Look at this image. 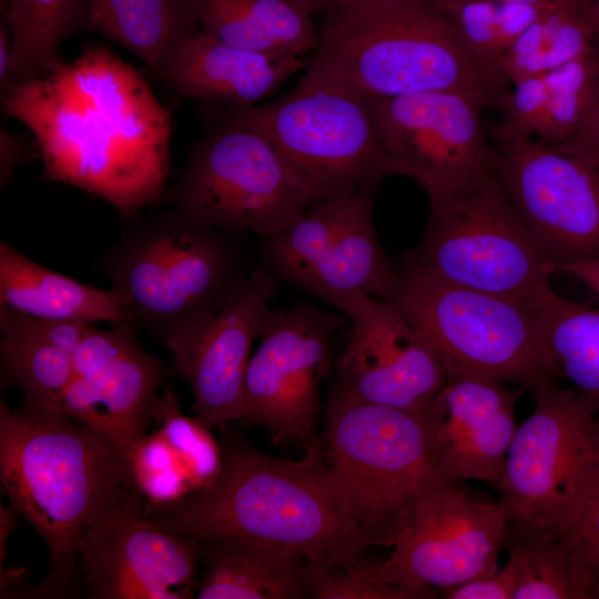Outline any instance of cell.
<instances>
[{"mask_svg":"<svg viewBox=\"0 0 599 599\" xmlns=\"http://www.w3.org/2000/svg\"><path fill=\"white\" fill-rule=\"evenodd\" d=\"M3 112L32 133L43 180L81 189L124 217L156 203L170 171L171 112L102 45L7 87Z\"/></svg>","mask_w":599,"mask_h":599,"instance_id":"6da1fadb","label":"cell"},{"mask_svg":"<svg viewBox=\"0 0 599 599\" xmlns=\"http://www.w3.org/2000/svg\"><path fill=\"white\" fill-rule=\"evenodd\" d=\"M305 449L301 459L291 460L243 441L229 443L210 486L174 505L144 511L161 527L199 541L244 540L312 564H352L372 545L319 439Z\"/></svg>","mask_w":599,"mask_h":599,"instance_id":"7a4b0ae2","label":"cell"},{"mask_svg":"<svg viewBox=\"0 0 599 599\" xmlns=\"http://www.w3.org/2000/svg\"><path fill=\"white\" fill-rule=\"evenodd\" d=\"M0 477L10 507L49 554L37 593L73 595L82 537L134 488L120 453L63 412L1 402Z\"/></svg>","mask_w":599,"mask_h":599,"instance_id":"3957f363","label":"cell"},{"mask_svg":"<svg viewBox=\"0 0 599 599\" xmlns=\"http://www.w3.org/2000/svg\"><path fill=\"white\" fill-rule=\"evenodd\" d=\"M306 72L376 101L458 91L496 108L504 92L474 61L432 0H413L357 24L323 26Z\"/></svg>","mask_w":599,"mask_h":599,"instance_id":"277c9868","label":"cell"},{"mask_svg":"<svg viewBox=\"0 0 599 599\" xmlns=\"http://www.w3.org/2000/svg\"><path fill=\"white\" fill-rule=\"evenodd\" d=\"M129 220L100 265L128 322L163 342L214 312L247 275L237 274L229 233L175 209Z\"/></svg>","mask_w":599,"mask_h":599,"instance_id":"5b68a950","label":"cell"},{"mask_svg":"<svg viewBox=\"0 0 599 599\" xmlns=\"http://www.w3.org/2000/svg\"><path fill=\"white\" fill-rule=\"evenodd\" d=\"M419 243L403 264L449 283L520 301L539 313L560 296L551 263L532 238L494 167L429 200Z\"/></svg>","mask_w":599,"mask_h":599,"instance_id":"8992f818","label":"cell"},{"mask_svg":"<svg viewBox=\"0 0 599 599\" xmlns=\"http://www.w3.org/2000/svg\"><path fill=\"white\" fill-rule=\"evenodd\" d=\"M517 427L498 489L506 514L504 547L531 537H561L599 486L596 406L576 389L544 382Z\"/></svg>","mask_w":599,"mask_h":599,"instance_id":"52a82bcc","label":"cell"},{"mask_svg":"<svg viewBox=\"0 0 599 599\" xmlns=\"http://www.w3.org/2000/svg\"><path fill=\"white\" fill-rule=\"evenodd\" d=\"M390 302L432 347L448 377L476 375L532 388L560 376L540 313L520 301L403 264Z\"/></svg>","mask_w":599,"mask_h":599,"instance_id":"ba28073f","label":"cell"},{"mask_svg":"<svg viewBox=\"0 0 599 599\" xmlns=\"http://www.w3.org/2000/svg\"><path fill=\"white\" fill-rule=\"evenodd\" d=\"M318 439L372 546L392 547L420 497L451 480L432 459L418 413L361 400L335 384Z\"/></svg>","mask_w":599,"mask_h":599,"instance_id":"9c48e42d","label":"cell"},{"mask_svg":"<svg viewBox=\"0 0 599 599\" xmlns=\"http://www.w3.org/2000/svg\"><path fill=\"white\" fill-rule=\"evenodd\" d=\"M375 103L305 72L283 97L225 109L224 119L265 136L319 196H326L393 174Z\"/></svg>","mask_w":599,"mask_h":599,"instance_id":"30bf717a","label":"cell"},{"mask_svg":"<svg viewBox=\"0 0 599 599\" xmlns=\"http://www.w3.org/2000/svg\"><path fill=\"white\" fill-rule=\"evenodd\" d=\"M317 197L265 136L225 119L194 149L172 190L174 209L195 223L265 238Z\"/></svg>","mask_w":599,"mask_h":599,"instance_id":"8fae6325","label":"cell"},{"mask_svg":"<svg viewBox=\"0 0 599 599\" xmlns=\"http://www.w3.org/2000/svg\"><path fill=\"white\" fill-rule=\"evenodd\" d=\"M379 181L317 197L292 225L266 238L274 271L343 312L363 296L392 301L400 277L374 225Z\"/></svg>","mask_w":599,"mask_h":599,"instance_id":"7c38bea8","label":"cell"},{"mask_svg":"<svg viewBox=\"0 0 599 599\" xmlns=\"http://www.w3.org/2000/svg\"><path fill=\"white\" fill-rule=\"evenodd\" d=\"M506 537L500 500L480 499L460 481L447 480L416 502L398 529L390 557L369 565L385 585L436 598L495 572Z\"/></svg>","mask_w":599,"mask_h":599,"instance_id":"4fadbf2b","label":"cell"},{"mask_svg":"<svg viewBox=\"0 0 599 599\" xmlns=\"http://www.w3.org/2000/svg\"><path fill=\"white\" fill-rule=\"evenodd\" d=\"M346 318L311 304L270 308L247 366L237 422L265 429L275 444L316 441L321 384L335 366L331 339Z\"/></svg>","mask_w":599,"mask_h":599,"instance_id":"5bb4252c","label":"cell"},{"mask_svg":"<svg viewBox=\"0 0 599 599\" xmlns=\"http://www.w3.org/2000/svg\"><path fill=\"white\" fill-rule=\"evenodd\" d=\"M495 151L500 182L552 270L599 256V158L531 140Z\"/></svg>","mask_w":599,"mask_h":599,"instance_id":"9a60e30c","label":"cell"},{"mask_svg":"<svg viewBox=\"0 0 599 599\" xmlns=\"http://www.w3.org/2000/svg\"><path fill=\"white\" fill-rule=\"evenodd\" d=\"M484 108L458 91L377 100V128L393 174L414 179L432 200L494 167L496 151L483 125Z\"/></svg>","mask_w":599,"mask_h":599,"instance_id":"2e32d148","label":"cell"},{"mask_svg":"<svg viewBox=\"0 0 599 599\" xmlns=\"http://www.w3.org/2000/svg\"><path fill=\"white\" fill-rule=\"evenodd\" d=\"M132 488L79 545V573L90 598L195 597L200 541L172 532L144 511Z\"/></svg>","mask_w":599,"mask_h":599,"instance_id":"e0dca14e","label":"cell"},{"mask_svg":"<svg viewBox=\"0 0 599 599\" xmlns=\"http://www.w3.org/2000/svg\"><path fill=\"white\" fill-rule=\"evenodd\" d=\"M276 288L271 272L255 266L214 312L164 341L209 428L241 417L252 346Z\"/></svg>","mask_w":599,"mask_h":599,"instance_id":"ac0fdd59","label":"cell"},{"mask_svg":"<svg viewBox=\"0 0 599 599\" xmlns=\"http://www.w3.org/2000/svg\"><path fill=\"white\" fill-rule=\"evenodd\" d=\"M343 313L352 336L334 384L367 403L420 412L448 380L432 347L390 301L363 296Z\"/></svg>","mask_w":599,"mask_h":599,"instance_id":"d6986e66","label":"cell"},{"mask_svg":"<svg viewBox=\"0 0 599 599\" xmlns=\"http://www.w3.org/2000/svg\"><path fill=\"white\" fill-rule=\"evenodd\" d=\"M524 389L484 376L448 377L418 412L436 468L455 481L498 488L518 427L515 404Z\"/></svg>","mask_w":599,"mask_h":599,"instance_id":"ffe728a7","label":"cell"},{"mask_svg":"<svg viewBox=\"0 0 599 599\" xmlns=\"http://www.w3.org/2000/svg\"><path fill=\"white\" fill-rule=\"evenodd\" d=\"M308 64L302 55L252 51L199 29L174 45L160 78L185 98L241 109L257 105Z\"/></svg>","mask_w":599,"mask_h":599,"instance_id":"44dd1931","label":"cell"},{"mask_svg":"<svg viewBox=\"0 0 599 599\" xmlns=\"http://www.w3.org/2000/svg\"><path fill=\"white\" fill-rule=\"evenodd\" d=\"M165 376L163 363L144 351L133 336L100 369L85 377H73L63 395L62 409L121 453L144 435L153 420Z\"/></svg>","mask_w":599,"mask_h":599,"instance_id":"7402d4cb","label":"cell"},{"mask_svg":"<svg viewBox=\"0 0 599 599\" xmlns=\"http://www.w3.org/2000/svg\"><path fill=\"white\" fill-rule=\"evenodd\" d=\"M599 61L595 50L504 91L497 141L531 140L557 146L579 130L591 102Z\"/></svg>","mask_w":599,"mask_h":599,"instance_id":"603a6c76","label":"cell"},{"mask_svg":"<svg viewBox=\"0 0 599 599\" xmlns=\"http://www.w3.org/2000/svg\"><path fill=\"white\" fill-rule=\"evenodd\" d=\"M197 599L308 598L311 567L303 558L244 540L200 541Z\"/></svg>","mask_w":599,"mask_h":599,"instance_id":"cb8c5ba5","label":"cell"},{"mask_svg":"<svg viewBox=\"0 0 599 599\" xmlns=\"http://www.w3.org/2000/svg\"><path fill=\"white\" fill-rule=\"evenodd\" d=\"M0 305L45 319L128 322L115 294L85 285L0 242ZM129 323V322H128Z\"/></svg>","mask_w":599,"mask_h":599,"instance_id":"d4e9b609","label":"cell"},{"mask_svg":"<svg viewBox=\"0 0 599 599\" xmlns=\"http://www.w3.org/2000/svg\"><path fill=\"white\" fill-rule=\"evenodd\" d=\"M199 28L252 51L303 55L317 50L321 32L296 0H191Z\"/></svg>","mask_w":599,"mask_h":599,"instance_id":"484cf974","label":"cell"},{"mask_svg":"<svg viewBox=\"0 0 599 599\" xmlns=\"http://www.w3.org/2000/svg\"><path fill=\"white\" fill-rule=\"evenodd\" d=\"M80 18L158 77L174 45L200 29L189 0H82Z\"/></svg>","mask_w":599,"mask_h":599,"instance_id":"4316f807","label":"cell"},{"mask_svg":"<svg viewBox=\"0 0 599 599\" xmlns=\"http://www.w3.org/2000/svg\"><path fill=\"white\" fill-rule=\"evenodd\" d=\"M599 34L572 0H552L496 64L493 77L506 90L595 50Z\"/></svg>","mask_w":599,"mask_h":599,"instance_id":"83f0119b","label":"cell"},{"mask_svg":"<svg viewBox=\"0 0 599 599\" xmlns=\"http://www.w3.org/2000/svg\"><path fill=\"white\" fill-rule=\"evenodd\" d=\"M0 332L3 379L22 389L23 404L63 412V395L73 379L71 355L37 335L22 313L2 305Z\"/></svg>","mask_w":599,"mask_h":599,"instance_id":"f1b7e54d","label":"cell"},{"mask_svg":"<svg viewBox=\"0 0 599 599\" xmlns=\"http://www.w3.org/2000/svg\"><path fill=\"white\" fill-rule=\"evenodd\" d=\"M82 0H1L11 35L10 84L41 75L63 62L59 50L79 20Z\"/></svg>","mask_w":599,"mask_h":599,"instance_id":"f546056e","label":"cell"},{"mask_svg":"<svg viewBox=\"0 0 599 599\" xmlns=\"http://www.w3.org/2000/svg\"><path fill=\"white\" fill-rule=\"evenodd\" d=\"M551 1L465 0L433 4L451 24L474 61L497 85L493 77L496 64Z\"/></svg>","mask_w":599,"mask_h":599,"instance_id":"4dcf8cb0","label":"cell"},{"mask_svg":"<svg viewBox=\"0 0 599 599\" xmlns=\"http://www.w3.org/2000/svg\"><path fill=\"white\" fill-rule=\"evenodd\" d=\"M560 376L599 408V311L560 297L540 313Z\"/></svg>","mask_w":599,"mask_h":599,"instance_id":"1f68e13d","label":"cell"},{"mask_svg":"<svg viewBox=\"0 0 599 599\" xmlns=\"http://www.w3.org/2000/svg\"><path fill=\"white\" fill-rule=\"evenodd\" d=\"M120 455L145 510L174 505L196 490L186 465L160 428L142 435Z\"/></svg>","mask_w":599,"mask_h":599,"instance_id":"d6a6232c","label":"cell"},{"mask_svg":"<svg viewBox=\"0 0 599 599\" xmlns=\"http://www.w3.org/2000/svg\"><path fill=\"white\" fill-rule=\"evenodd\" d=\"M505 547L516 575L514 599H582L560 539L531 537Z\"/></svg>","mask_w":599,"mask_h":599,"instance_id":"836d02e7","label":"cell"},{"mask_svg":"<svg viewBox=\"0 0 599 599\" xmlns=\"http://www.w3.org/2000/svg\"><path fill=\"white\" fill-rule=\"evenodd\" d=\"M153 420L186 465L196 490L210 486L221 471L223 454L209 427L183 415L179 396L169 388L155 403Z\"/></svg>","mask_w":599,"mask_h":599,"instance_id":"e575fe53","label":"cell"},{"mask_svg":"<svg viewBox=\"0 0 599 599\" xmlns=\"http://www.w3.org/2000/svg\"><path fill=\"white\" fill-rule=\"evenodd\" d=\"M311 567L308 598L313 599H418L405 589L377 581L369 564L361 558L342 566L308 562Z\"/></svg>","mask_w":599,"mask_h":599,"instance_id":"d590c367","label":"cell"},{"mask_svg":"<svg viewBox=\"0 0 599 599\" xmlns=\"http://www.w3.org/2000/svg\"><path fill=\"white\" fill-rule=\"evenodd\" d=\"M560 540L582 599H599V486Z\"/></svg>","mask_w":599,"mask_h":599,"instance_id":"8d00e7d4","label":"cell"},{"mask_svg":"<svg viewBox=\"0 0 599 599\" xmlns=\"http://www.w3.org/2000/svg\"><path fill=\"white\" fill-rule=\"evenodd\" d=\"M131 325L119 322L111 329L92 326L71 356L73 377L89 376L115 356L135 336Z\"/></svg>","mask_w":599,"mask_h":599,"instance_id":"74e56055","label":"cell"},{"mask_svg":"<svg viewBox=\"0 0 599 599\" xmlns=\"http://www.w3.org/2000/svg\"><path fill=\"white\" fill-rule=\"evenodd\" d=\"M516 575L507 561L504 568L453 588L444 593L448 599H514Z\"/></svg>","mask_w":599,"mask_h":599,"instance_id":"f35d334b","label":"cell"},{"mask_svg":"<svg viewBox=\"0 0 599 599\" xmlns=\"http://www.w3.org/2000/svg\"><path fill=\"white\" fill-rule=\"evenodd\" d=\"M413 0H337L325 16L324 26L342 27L366 22L387 14Z\"/></svg>","mask_w":599,"mask_h":599,"instance_id":"ab89813d","label":"cell"},{"mask_svg":"<svg viewBox=\"0 0 599 599\" xmlns=\"http://www.w3.org/2000/svg\"><path fill=\"white\" fill-rule=\"evenodd\" d=\"M23 317L37 335L71 356L92 328V324L79 321L45 319L27 314Z\"/></svg>","mask_w":599,"mask_h":599,"instance_id":"60d3db41","label":"cell"},{"mask_svg":"<svg viewBox=\"0 0 599 599\" xmlns=\"http://www.w3.org/2000/svg\"><path fill=\"white\" fill-rule=\"evenodd\" d=\"M596 53L599 61V39ZM557 146L580 149L599 158V70L593 95L579 130L571 140Z\"/></svg>","mask_w":599,"mask_h":599,"instance_id":"b9f144b4","label":"cell"},{"mask_svg":"<svg viewBox=\"0 0 599 599\" xmlns=\"http://www.w3.org/2000/svg\"><path fill=\"white\" fill-rule=\"evenodd\" d=\"M28 151L21 136L0 130V186L3 189L12 177L18 165L27 158Z\"/></svg>","mask_w":599,"mask_h":599,"instance_id":"7bdbcfd3","label":"cell"},{"mask_svg":"<svg viewBox=\"0 0 599 599\" xmlns=\"http://www.w3.org/2000/svg\"><path fill=\"white\" fill-rule=\"evenodd\" d=\"M554 272H564L577 277L599 297V256L557 265Z\"/></svg>","mask_w":599,"mask_h":599,"instance_id":"ee69618b","label":"cell"},{"mask_svg":"<svg viewBox=\"0 0 599 599\" xmlns=\"http://www.w3.org/2000/svg\"><path fill=\"white\" fill-rule=\"evenodd\" d=\"M11 62V35L6 23L0 28V83L3 89L8 82Z\"/></svg>","mask_w":599,"mask_h":599,"instance_id":"f6af8a7d","label":"cell"},{"mask_svg":"<svg viewBox=\"0 0 599 599\" xmlns=\"http://www.w3.org/2000/svg\"><path fill=\"white\" fill-rule=\"evenodd\" d=\"M16 517H17V514L10 507V505L3 506L1 504V507H0V568L3 567V561L6 560L7 541L16 524L14 521Z\"/></svg>","mask_w":599,"mask_h":599,"instance_id":"bcb514c9","label":"cell"},{"mask_svg":"<svg viewBox=\"0 0 599 599\" xmlns=\"http://www.w3.org/2000/svg\"><path fill=\"white\" fill-rule=\"evenodd\" d=\"M301 6H303L307 11L313 16L316 13H322L326 16L332 8L335 6L337 0H296Z\"/></svg>","mask_w":599,"mask_h":599,"instance_id":"7dc6e473","label":"cell"},{"mask_svg":"<svg viewBox=\"0 0 599 599\" xmlns=\"http://www.w3.org/2000/svg\"><path fill=\"white\" fill-rule=\"evenodd\" d=\"M590 20L599 34V0H593L590 12Z\"/></svg>","mask_w":599,"mask_h":599,"instance_id":"c3c4849f","label":"cell"},{"mask_svg":"<svg viewBox=\"0 0 599 599\" xmlns=\"http://www.w3.org/2000/svg\"><path fill=\"white\" fill-rule=\"evenodd\" d=\"M434 4H443L448 2H456V1H465V0H432ZM500 1H514V2H529V3H537V2H545L548 0H500Z\"/></svg>","mask_w":599,"mask_h":599,"instance_id":"681fc988","label":"cell"},{"mask_svg":"<svg viewBox=\"0 0 599 599\" xmlns=\"http://www.w3.org/2000/svg\"><path fill=\"white\" fill-rule=\"evenodd\" d=\"M189 1H191V0H189Z\"/></svg>","mask_w":599,"mask_h":599,"instance_id":"f907efd6","label":"cell"}]
</instances>
